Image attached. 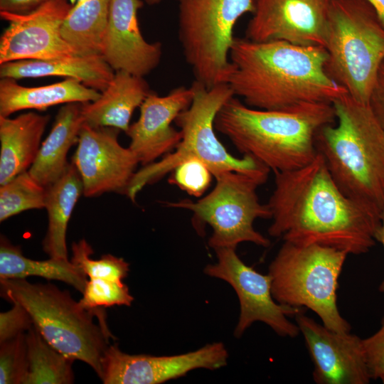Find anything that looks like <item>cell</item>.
<instances>
[{"label":"cell","mask_w":384,"mask_h":384,"mask_svg":"<svg viewBox=\"0 0 384 384\" xmlns=\"http://www.w3.org/2000/svg\"><path fill=\"white\" fill-rule=\"evenodd\" d=\"M171 173L169 180L171 183L197 198L208 190L213 176L207 165L197 159L183 161Z\"/></svg>","instance_id":"cell-32"},{"label":"cell","mask_w":384,"mask_h":384,"mask_svg":"<svg viewBox=\"0 0 384 384\" xmlns=\"http://www.w3.org/2000/svg\"><path fill=\"white\" fill-rule=\"evenodd\" d=\"M215 178L213 189L197 201L169 202L167 206L190 210L198 223L208 224L213 233L208 244L214 250H236L244 242L268 247L270 240L254 228L255 220L271 218L268 206L260 202L257 193L262 183L235 171L224 172Z\"/></svg>","instance_id":"cell-10"},{"label":"cell","mask_w":384,"mask_h":384,"mask_svg":"<svg viewBox=\"0 0 384 384\" xmlns=\"http://www.w3.org/2000/svg\"><path fill=\"white\" fill-rule=\"evenodd\" d=\"M378 241L380 242L384 247V210L382 214L381 227L379 231ZM379 289L381 292L384 293V279L380 284Z\"/></svg>","instance_id":"cell-38"},{"label":"cell","mask_w":384,"mask_h":384,"mask_svg":"<svg viewBox=\"0 0 384 384\" xmlns=\"http://www.w3.org/2000/svg\"><path fill=\"white\" fill-rule=\"evenodd\" d=\"M48 0H0V12L17 15L28 14Z\"/></svg>","instance_id":"cell-36"},{"label":"cell","mask_w":384,"mask_h":384,"mask_svg":"<svg viewBox=\"0 0 384 384\" xmlns=\"http://www.w3.org/2000/svg\"><path fill=\"white\" fill-rule=\"evenodd\" d=\"M228 358V351L221 342L186 353L162 356L128 354L114 343L109 345L102 358L101 380L105 384H159L198 368L219 369L226 366Z\"/></svg>","instance_id":"cell-12"},{"label":"cell","mask_w":384,"mask_h":384,"mask_svg":"<svg viewBox=\"0 0 384 384\" xmlns=\"http://www.w3.org/2000/svg\"><path fill=\"white\" fill-rule=\"evenodd\" d=\"M142 1L149 5H154V4H159L162 0H142Z\"/></svg>","instance_id":"cell-39"},{"label":"cell","mask_w":384,"mask_h":384,"mask_svg":"<svg viewBox=\"0 0 384 384\" xmlns=\"http://www.w3.org/2000/svg\"><path fill=\"white\" fill-rule=\"evenodd\" d=\"M120 130L110 127L82 124L72 163L82 179L83 195L126 193L139 164L129 148L119 142Z\"/></svg>","instance_id":"cell-13"},{"label":"cell","mask_w":384,"mask_h":384,"mask_svg":"<svg viewBox=\"0 0 384 384\" xmlns=\"http://www.w3.org/2000/svg\"><path fill=\"white\" fill-rule=\"evenodd\" d=\"M348 255L331 247L284 241L269 266L274 299L283 305L311 309L329 329L350 332L336 299L338 279Z\"/></svg>","instance_id":"cell-8"},{"label":"cell","mask_w":384,"mask_h":384,"mask_svg":"<svg viewBox=\"0 0 384 384\" xmlns=\"http://www.w3.org/2000/svg\"><path fill=\"white\" fill-rule=\"evenodd\" d=\"M255 11V0H179L178 33L196 81L210 88L226 83L238 19Z\"/></svg>","instance_id":"cell-9"},{"label":"cell","mask_w":384,"mask_h":384,"mask_svg":"<svg viewBox=\"0 0 384 384\" xmlns=\"http://www.w3.org/2000/svg\"><path fill=\"white\" fill-rule=\"evenodd\" d=\"M100 96L99 91L73 78L40 87H25L15 79L1 78L0 116L9 117L23 110L42 111L57 105L93 102Z\"/></svg>","instance_id":"cell-23"},{"label":"cell","mask_w":384,"mask_h":384,"mask_svg":"<svg viewBox=\"0 0 384 384\" xmlns=\"http://www.w3.org/2000/svg\"><path fill=\"white\" fill-rule=\"evenodd\" d=\"M151 91L144 77L117 70L98 99L82 105L84 123L126 132L134 110Z\"/></svg>","instance_id":"cell-19"},{"label":"cell","mask_w":384,"mask_h":384,"mask_svg":"<svg viewBox=\"0 0 384 384\" xmlns=\"http://www.w3.org/2000/svg\"><path fill=\"white\" fill-rule=\"evenodd\" d=\"M368 105L378 122L384 130V61L378 70Z\"/></svg>","instance_id":"cell-35"},{"label":"cell","mask_w":384,"mask_h":384,"mask_svg":"<svg viewBox=\"0 0 384 384\" xmlns=\"http://www.w3.org/2000/svg\"><path fill=\"white\" fill-rule=\"evenodd\" d=\"M142 0H110L101 55L115 71L144 77L159 64L162 44L149 43L139 28L137 12Z\"/></svg>","instance_id":"cell-18"},{"label":"cell","mask_w":384,"mask_h":384,"mask_svg":"<svg viewBox=\"0 0 384 384\" xmlns=\"http://www.w3.org/2000/svg\"><path fill=\"white\" fill-rule=\"evenodd\" d=\"M1 296L22 305L33 325L55 349L89 365L101 379L102 358L110 338L102 308L84 309L65 290L51 283L0 279Z\"/></svg>","instance_id":"cell-5"},{"label":"cell","mask_w":384,"mask_h":384,"mask_svg":"<svg viewBox=\"0 0 384 384\" xmlns=\"http://www.w3.org/2000/svg\"><path fill=\"white\" fill-rule=\"evenodd\" d=\"M13 307L0 314V342L26 333L33 326V319L20 304L12 302Z\"/></svg>","instance_id":"cell-33"},{"label":"cell","mask_w":384,"mask_h":384,"mask_svg":"<svg viewBox=\"0 0 384 384\" xmlns=\"http://www.w3.org/2000/svg\"><path fill=\"white\" fill-rule=\"evenodd\" d=\"M326 70L358 102L368 104L384 61V26L366 0H331Z\"/></svg>","instance_id":"cell-7"},{"label":"cell","mask_w":384,"mask_h":384,"mask_svg":"<svg viewBox=\"0 0 384 384\" xmlns=\"http://www.w3.org/2000/svg\"><path fill=\"white\" fill-rule=\"evenodd\" d=\"M28 372L24 384H70L74 359L52 347L33 325L26 332Z\"/></svg>","instance_id":"cell-27"},{"label":"cell","mask_w":384,"mask_h":384,"mask_svg":"<svg viewBox=\"0 0 384 384\" xmlns=\"http://www.w3.org/2000/svg\"><path fill=\"white\" fill-rule=\"evenodd\" d=\"M48 229L43 250L50 257L68 259L66 233L73 209L82 194L81 177L71 162L56 181L46 187Z\"/></svg>","instance_id":"cell-24"},{"label":"cell","mask_w":384,"mask_h":384,"mask_svg":"<svg viewBox=\"0 0 384 384\" xmlns=\"http://www.w3.org/2000/svg\"><path fill=\"white\" fill-rule=\"evenodd\" d=\"M331 0H255L246 38L325 48Z\"/></svg>","instance_id":"cell-14"},{"label":"cell","mask_w":384,"mask_h":384,"mask_svg":"<svg viewBox=\"0 0 384 384\" xmlns=\"http://www.w3.org/2000/svg\"><path fill=\"white\" fill-rule=\"evenodd\" d=\"M194 91L191 86H180L166 95L152 91L140 107L138 119L125 132L130 138L129 148L142 166L174 150L181 139V132L172 125L178 114L191 104Z\"/></svg>","instance_id":"cell-17"},{"label":"cell","mask_w":384,"mask_h":384,"mask_svg":"<svg viewBox=\"0 0 384 384\" xmlns=\"http://www.w3.org/2000/svg\"><path fill=\"white\" fill-rule=\"evenodd\" d=\"M82 298L79 301L86 309L110 307L114 305L130 306L134 297L122 282L92 278L87 280Z\"/></svg>","instance_id":"cell-31"},{"label":"cell","mask_w":384,"mask_h":384,"mask_svg":"<svg viewBox=\"0 0 384 384\" xmlns=\"http://www.w3.org/2000/svg\"><path fill=\"white\" fill-rule=\"evenodd\" d=\"M363 343L371 379L384 383V322L373 335L363 339Z\"/></svg>","instance_id":"cell-34"},{"label":"cell","mask_w":384,"mask_h":384,"mask_svg":"<svg viewBox=\"0 0 384 384\" xmlns=\"http://www.w3.org/2000/svg\"><path fill=\"white\" fill-rule=\"evenodd\" d=\"M314 368L318 384H367L371 380L363 339L328 329L301 312L294 316Z\"/></svg>","instance_id":"cell-16"},{"label":"cell","mask_w":384,"mask_h":384,"mask_svg":"<svg viewBox=\"0 0 384 384\" xmlns=\"http://www.w3.org/2000/svg\"><path fill=\"white\" fill-rule=\"evenodd\" d=\"M71 7L68 0H48L28 14L0 12L9 22L0 38V64L76 55L61 36Z\"/></svg>","instance_id":"cell-15"},{"label":"cell","mask_w":384,"mask_h":384,"mask_svg":"<svg viewBox=\"0 0 384 384\" xmlns=\"http://www.w3.org/2000/svg\"><path fill=\"white\" fill-rule=\"evenodd\" d=\"M375 9L381 23L384 26V0H366Z\"/></svg>","instance_id":"cell-37"},{"label":"cell","mask_w":384,"mask_h":384,"mask_svg":"<svg viewBox=\"0 0 384 384\" xmlns=\"http://www.w3.org/2000/svg\"><path fill=\"white\" fill-rule=\"evenodd\" d=\"M49 120L50 115L33 112L0 116V185L30 169Z\"/></svg>","instance_id":"cell-21"},{"label":"cell","mask_w":384,"mask_h":384,"mask_svg":"<svg viewBox=\"0 0 384 384\" xmlns=\"http://www.w3.org/2000/svg\"><path fill=\"white\" fill-rule=\"evenodd\" d=\"M194 96L191 105L181 112L175 122L181 132V139L174 152L137 171L125 194L132 201L146 185L154 183L190 159L202 161L213 176L227 171L247 174L266 182L270 169L248 155L238 158L229 153L215 132V119L223 105L234 95L228 83L208 88L194 81Z\"/></svg>","instance_id":"cell-6"},{"label":"cell","mask_w":384,"mask_h":384,"mask_svg":"<svg viewBox=\"0 0 384 384\" xmlns=\"http://www.w3.org/2000/svg\"><path fill=\"white\" fill-rule=\"evenodd\" d=\"M38 276L61 281L83 293L87 275L68 259L50 257L34 260L25 257L19 246L11 244L4 236L0 240V279H23Z\"/></svg>","instance_id":"cell-25"},{"label":"cell","mask_w":384,"mask_h":384,"mask_svg":"<svg viewBox=\"0 0 384 384\" xmlns=\"http://www.w3.org/2000/svg\"><path fill=\"white\" fill-rule=\"evenodd\" d=\"M331 105L336 122L316 134L317 151L344 194L383 213L384 130L369 105L348 92Z\"/></svg>","instance_id":"cell-4"},{"label":"cell","mask_w":384,"mask_h":384,"mask_svg":"<svg viewBox=\"0 0 384 384\" xmlns=\"http://www.w3.org/2000/svg\"><path fill=\"white\" fill-rule=\"evenodd\" d=\"M113 69L101 55H71L50 59L22 60L0 64L1 78L21 79L50 76L79 80L102 92L114 77Z\"/></svg>","instance_id":"cell-20"},{"label":"cell","mask_w":384,"mask_h":384,"mask_svg":"<svg viewBox=\"0 0 384 384\" xmlns=\"http://www.w3.org/2000/svg\"><path fill=\"white\" fill-rule=\"evenodd\" d=\"M274 173V188L267 203L272 219L270 235L353 255L375 245L383 213L344 194L319 153L302 168Z\"/></svg>","instance_id":"cell-1"},{"label":"cell","mask_w":384,"mask_h":384,"mask_svg":"<svg viewBox=\"0 0 384 384\" xmlns=\"http://www.w3.org/2000/svg\"><path fill=\"white\" fill-rule=\"evenodd\" d=\"M327 57L323 47L235 37L226 83L246 105L260 110L331 103L348 92L328 75Z\"/></svg>","instance_id":"cell-2"},{"label":"cell","mask_w":384,"mask_h":384,"mask_svg":"<svg viewBox=\"0 0 384 384\" xmlns=\"http://www.w3.org/2000/svg\"><path fill=\"white\" fill-rule=\"evenodd\" d=\"M74 1L63 23L61 36L76 55H101L110 0Z\"/></svg>","instance_id":"cell-26"},{"label":"cell","mask_w":384,"mask_h":384,"mask_svg":"<svg viewBox=\"0 0 384 384\" xmlns=\"http://www.w3.org/2000/svg\"><path fill=\"white\" fill-rule=\"evenodd\" d=\"M46 193L28 171L0 185V222L25 210L45 208Z\"/></svg>","instance_id":"cell-28"},{"label":"cell","mask_w":384,"mask_h":384,"mask_svg":"<svg viewBox=\"0 0 384 384\" xmlns=\"http://www.w3.org/2000/svg\"><path fill=\"white\" fill-rule=\"evenodd\" d=\"M72 252L70 261L89 279L100 278L122 282L129 272V264L122 257L107 254L99 260H92L91 255L93 250L85 239L73 242Z\"/></svg>","instance_id":"cell-29"},{"label":"cell","mask_w":384,"mask_h":384,"mask_svg":"<svg viewBox=\"0 0 384 384\" xmlns=\"http://www.w3.org/2000/svg\"><path fill=\"white\" fill-rule=\"evenodd\" d=\"M335 122L331 103L266 110L249 107L233 96L218 112L215 128L242 155L276 172L311 163L318 154L316 134L324 126Z\"/></svg>","instance_id":"cell-3"},{"label":"cell","mask_w":384,"mask_h":384,"mask_svg":"<svg viewBox=\"0 0 384 384\" xmlns=\"http://www.w3.org/2000/svg\"><path fill=\"white\" fill-rule=\"evenodd\" d=\"M82 105L67 103L60 108L49 134L41 143L28 170L31 176L44 187L61 177L70 164L67 160L68 151L78 143L84 124Z\"/></svg>","instance_id":"cell-22"},{"label":"cell","mask_w":384,"mask_h":384,"mask_svg":"<svg viewBox=\"0 0 384 384\" xmlns=\"http://www.w3.org/2000/svg\"><path fill=\"white\" fill-rule=\"evenodd\" d=\"M215 252L217 262L208 265L203 271L228 282L238 295L240 311L234 336L240 337L252 323L262 321L281 336H297L299 326L287 316L304 312V309L278 303L272 294L270 274H262L245 265L235 249L220 248Z\"/></svg>","instance_id":"cell-11"},{"label":"cell","mask_w":384,"mask_h":384,"mask_svg":"<svg viewBox=\"0 0 384 384\" xmlns=\"http://www.w3.org/2000/svg\"><path fill=\"white\" fill-rule=\"evenodd\" d=\"M28 367L26 333L0 342L1 384H24Z\"/></svg>","instance_id":"cell-30"}]
</instances>
